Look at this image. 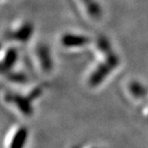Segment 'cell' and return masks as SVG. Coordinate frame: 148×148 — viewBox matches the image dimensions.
<instances>
[{
	"label": "cell",
	"mask_w": 148,
	"mask_h": 148,
	"mask_svg": "<svg viewBox=\"0 0 148 148\" xmlns=\"http://www.w3.org/2000/svg\"><path fill=\"white\" fill-rule=\"evenodd\" d=\"M19 61V51L14 46L2 48L0 51V77L17 67Z\"/></svg>",
	"instance_id": "8992f818"
},
{
	"label": "cell",
	"mask_w": 148,
	"mask_h": 148,
	"mask_svg": "<svg viewBox=\"0 0 148 148\" xmlns=\"http://www.w3.org/2000/svg\"><path fill=\"white\" fill-rule=\"evenodd\" d=\"M28 140V128L22 123H17L10 127L7 130L3 143V148H25Z\"/></svg>",
	"instance_id": "3957f363"
},
{
	"label": "cell",
	"mask_w": 148,
	"mask_h": 148,
	"mask_svg": "<svg viewBox=\"0 0 148 148\" xmlns=\"http://www.w3.org/2000/svg\"><path fill=\"white\" fill-rule=\"evenodd\" d=\"M90 42L91 40L88 37L74 32H65L60 38L61 45L67 49L81 48L88 45Z\"/></svg>",
	"instance_id": "52a82bcc"
},
{
	"label": "cell",
	"mask_w": 148,
	"mask_h": 148,
	"mask_svg": "<svg viewBox=\"0 0 148 148\" xmlns=\"http://www.w3.org/2000/svg\"><path fill=\"white\" fill-rule=\"evenodd\" d=\"M34 25L29 20H22L14 23L9 28L6 36L16 44H26L34 34Z\"/></svg>",
	"instance_id": "7a4b0ae2"
},
{
	"label": "cell",
	"mask_w": 148,
	"mask_h": 148,
	"mask_svg": "<svg viewBox=\"0 0 148 148\" xmlns=\"http://www.w3.org/2000/svg\"><path fill=\"white\" fill-rule=\"evenodd\" d=\"M80 14L89 22H97L102 18L103 8L97 0H73Z\"/></svg>",
	"instance_id": "5b68a950"
},
{
	"label": "cell",
	"mask_w": 148,
	"mask_h": 148,
	"mask_svg": "<svg viewBox=\"0 0 148 148\" xmlns=\"http://www.w3.org/2000/svg\"><path fill=\"white\" fill-rule=\"evenodd\" d=\"M32 62L33 69L41 74H46L51 71L53 61L50 55V50L47 45L39 44L34 47L32 53V58L30 59Z\"/></svg>",
	"instance_id": "277c9868"
},
{
	"label": "cell",
	"mask_w": 148,
	"mask_h": 148,
	"mask_svg": "<svg viewBox=\"0 0 148 148\" xmlns=\"http://www.w3.org/2000/svg\"><path fill=\"white\" fill-rule=\"evenodd\" d=\"M28 85V84H27ZM26 86V85H25ZM12 87L1 92L0 100L2 104L10 112H14L19 118H29L34 111V102L41 96L42 88L40 86L24 88Z\"/></svg>",
	"instance_id": "6da1fadb"
},
{
	"label": "cell",
	"mask_w": 148,
	"mask_h": 148,
	"mask_svg": "<svg viewBox=\"0 0 148 148\" xmlns=\"http://www.w3.org/2000/svg\"><path fill=\"white\" fill-rule=\"evenodd\" d=\"M2 48H3V45H2V43H1V42H0V51L2 50Z\"/></svg>",
	"instance_id": "ba28073f"
}]
</instances>
